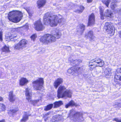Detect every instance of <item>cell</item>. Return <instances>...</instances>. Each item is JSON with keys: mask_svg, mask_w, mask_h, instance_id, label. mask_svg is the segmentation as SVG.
<instances>
[{"mask_svg": "<svg viewBox=\"0 0 121 122\" xmlns=\"http://www.w3.org/2000/svg\"><path fill=\"white\" fill-rule=\"evenodd\" d=\"M28 81L27 79L24 77L21 78L20 80V82L19 84L21 86H23L25 85L28 83Z\"/></svg>", "mask_w": 121, "mask_h": 122, "instance_id": "obj_23", "label": "cell"}, {"mask_svg": "<svg viewBox=\"0 0 121 122\" xmlns=\"http://www.w3.org/2000/svg\"><path fill=\"white\" fill-rule=\"evenodd\" d=\"M23 14L18 10H13L9 12L8 15V18L10 21L14 23H18L22 19Z\"/></svg>", "mask_w": 121, "mask_h": 122, "instance_id": "obj_2", "label": "cell"}, {"mask_svg": "<svg viewBox=\"0 0 121 122\" xmlns=\"http://www.w3.org/2000/svg\"><path fill=\"white\" fill-rule=\"evenodd\" d=\"M51 34L57 39L60 38L62 36V33L60 30L57 29H53L51 32Z\"/></svg>", "mask_w": 121, "mask_h": 122, "instance_id": "obj_11", "label": "cell"}, {"mask_svg": "<svg viewBox=\"0 0 121 122\" xmlns=\"http://www.w3.org/2000/svg\"><path fill=\"white\" fill-rule=\"evenodd\" d=\"M39 101H40V100H33V101H31V102L32 103V104L35 105L39 102Z\"/></svg>", "mask_w": 121, "mask_h": 122, "instance_id": "obj_39", "label": "cell"}, {"mask_svg": "<svg viewBox=\"0 0 121 122\" xmlns=\"http://www.w3.org/2000/svg\"><path fill=\"white\" fill-rule=\"evenodd\" d=\"M56 38L52 34H46L41 37L40 41L44 44H48L55 42Z\"/></svg>", "mask_w": 121, "mask_h": 122, "instance_id": "obj_5", "label": "cell"}, {"mask_svg": "<svg viewBox=\"0 0 121 122\" xmlns=\"http://www.w3.org/2000/svg\"><path fill=\"white\" fill-rule=\"evenodd\" d=\"M5 107L3 104H0V111L1 112H4L5 110Z\"/></svg>", "mask_w": 121, "mask_h": 122, "instance_id": "obj_37", "label": "cell"}, {"mask_svg": "<svg viewBox=\"0 0 121 122\" xmlns=\"http://www.w3.org/2000/svg\"><path fill=\"white\" fill-rule=\"evenodd\" d=\"M116 74H121V67L119 68L116 71Z\"/></svg>", "mask_w": 121, "mask_h": 122, "instance_id": "obj_40", "label": "cell"}, {"mask_svg": "<svg viewBox=\"0 0 121 122\" xmlns=\"http://www.w3.org/2000/svg\"><path fill=\"white\" fill-rule=\"evenodd\" d=\"M37 34H33V35H32V36H31V40H32V41H35L36 38H37Z\"/></svg>", "mask_w": 121, "mask_h": 122, "instance_id": "obj_38", "label": "cell"}, {"mask_svg": "<svg viewBox=\"0 0 121 122\" xmlns=\"http://www.w3.org/2000/svg\"><path fill=\"white\" fill-rule=\"evenodd\" d=\"M114 121H116L117 122H121V120L119 119H114Z\"/></svg>", "mask_w": 121, "mask_h": 122, "instance_id": "obj_41", "label": "cell"}, {"mask_svg": "<svg viewBox=\"0 0 121 122\" xmlns=\"http://www.w3.org/2000/svg\"><path fill=\"white\" fill-rule=\"evenodd\" d=\"M64 118L63 116L60 115H57L54 116L51 120V122H63Z\"/></svg>", "mask_w": 121, "mask_h": 122, "instance_id": "obj_14", "label": "cell"}, {"mask_svg": "<svg viewBox=\"0 0 121 122\" xmlns=\"http://www.w3.org/2000/svg\"><path fill=\"white\" fill-rule=\"evenodd\" d=\"M27 44V41L25 39H23L15 46L14 49L16 50L23 49L26 46Z\"/></svg>", "mask_w": 121, "mask_h": 122, "instance_id": "obj_8", "label": "cell"}, {"mask_svg": "<svg viewBox=\"0 0 121 122\" xmlns=\"http://www.w3.org/2000/svg\"><path fill=\"white\" fill-rule=\"evenodd\" d=\"M81 70V67L77 66H74L69 69L67 70V72L69 74H74L79 72Z\"/></svg>", "mask_w": 121, "mask_h": 122, "instance_id": "obj_10", "label": "cell"}, {"mask_svg": "<svg viewBox=\"0 0 121 122\" xmlns=\"http://www.w3.org/2000/svg\"><path fill=\"white\" fill-rule=\"evenodd\" d=\"M34 25L35 29L37 31H41L45 29V27L41 23L40 19L36 21Z\"/></svg>", "mask_w": 121, "mask_h": 122, "instance_id": "obj_9", "label": "cell"}, {"mask_svg": "<svg viewBox=\"0 0 121 122\" xmlns=\"http://www.w3.org/2000/svg\"><path fill=\"white\" fill-rule=\"evenodd\" d=\"M66 90V88L64 86H61L59 87L58 90L57 97L59 99L62 97L63 92Z\"/></svg>", "mask_w": 121, "mask_h": 122, "instance_id": "obj_16", "label": "cell"}, {"mask_svg": "<svg viewBox=\"0 0 121 122\" xmlns=\"http://www.w3.org/2000/svg\"><path fill=\"white\" fill-rule=\"evenodd\" d=\"M117 0H113L111 5V7L112 9L114 10L117 6Z\"/></svg>", "mask_w": 121, "mask_h": 122, "instance_id": "obj_30", "label": "cell"}, {"mask_svg": "<svg viewBox=\"0 0 121 122\" xmlns=\"http://www.w3.org/2000/svg\"><path fill=\"white\" fill-rule=\"evenodd\" d=\"M9 100L11 102H13L15 101V98L13 94V91H11L9 92Z\"/></svg>", "mask_w": 121, "mask_h": 122, "instance_id": "obj_28", "label": "cell"}, {"mask_svg": "<svg viewBox=\"0 0 121 122\" xmlns=\"http://www.w3.org/2000/svg\"><path fill=\"white\" fill-rule=\"evenodd\" d=\"M119 14H120V15H121V9H120V10H119Z\"/></svg>", "mask_w": 121, "mask_h": 122, "instance_id": "obj_45", "label": "cell"}, {"mask_svg": "<svg viewBox=\"0 0 121 122\" xmlns=\"http://www.w3.org/2000/svg\"><path fill=\"white\" fill-rule=\"evenodd\" d=\"M111 0H102V1L104 4L107 7H108L109 3L111 2Z\"/></svg>", "mask_w": 121, "mask_h": 122, "instance_id": "obj_36", "label": "cell"}, {"mask_svg": "<svg viewBox=\"0 0 121 122\" xmlns=\"http://www.w3.org/2000/svg\"><path fill=\"white\" fill-rule=\"evenodd\" d=\"M46 3L45 0H38L37 1V5L39 8H42Z\"/></svg>", "mask_w": 121, "mask_h": 122, "instance_id": "obj_22", "label": "cell"}, {"mask_svg": "<svg viewBox=\"0 0 121 122\" xmlns=\"http://www.w3.org/2000/svg\"><path fill=\"white\" fill-rule=\"evenodd\" d=\"M119 36H120V38H121V31L119 32Z\"/></svg>", "mask_w": 121, "mask_h": 122, "instance_id": "obj_44", "label": "cell"}, {"mask_svg": "<svg viewBox=\"0 0 121 122\" xmlns=\"http://www.w3.org/2000/svg\"><path fill=\"white\" fill-rule=\"evenodd\" d=\"M85 29V26L83 24H80L77 26V32L79 35H81Z\"/></svg>", "mask_w": 121, "mask_h": 122, "instance_id": "obj_15", "label": "cell"}, {"mask_svg": "<svg viewBox=\"0 0 121 122\" xmlns=\"http://www.w3.org/2000/svg\"><path fill=\"white\" fill-rule=\"evenodd\" d=\"M104 16L108 20H111L113 19L114 15L111 11L109 9H107L105 11Z\"/></svg>", "mask_w": 121, "mask_h": 122, "instance_id": "obj_13", "label": "cell"}, {"mask_svg": "<svg viewBox=\"0 0 121 122\" xmlns=\"http://www.w3.org/2000/svg\"><path fill=\"white\" fill-rule=\"evenodd\" d=\"M68 117L74 122H81L84 119L82 113L73 110L70 112Z\"/></svg>", "mask_w": 121, "mask_h": 122, "instance_id": "obj_3", "label": "cell"}, {"mask_svg": "<svg viewBox=\"0 0 121 122\" xmlns=\"http://www.w3.org/2000/svg\"><path fill=\"white\" fill-rule=\"evenodd\" d=\"M104 62L101 59L96 58L92 60L89 62V67L91 70L97 67H103L104 66Z\"/></svg>", "mask_w": 121, "mask_h": 122, "instance_id": "obj_4", "label": "cell"}, {"mask_svg": "<svg viewBox=\"0 0 121 122\" xmlns=\"http://www.w3.org/2000/svg\"><path fill=\"white\" fill-rule=\"evenodd\" d=\"M72 97V92L69 90H65L63 92L62 96V98H71Z\"/></svg>", "mask_w": 121, "mask_h": 122, "instance_id": "obj_17", "label": "cell"}, {"mask_svg": "<svg viewBox=\"0 0 121 122\" xmlns=\"http://www.w3.org/2000/svg\"><path fill=\"white\" fill-rule=\"evenodd\" d=\"M18 111V108L17 107H14L11 108L8 111V114L11 117L14 116L17 112Z\"/></svg>", "mask_w": 121, "mask_h": 122, "instance_id": "obj_18", "label": "cell"}, {"mask_svg": "<svg viewBox=\"0 0 121 122\" xmlns=\"http://www.w3.org/2000/svg\"><path fill=\"white\" fill-rule=\"evenodd\" d=\"M93 0H87V2L88 3H91L92 2Z\"/></svg>", "mask_w": 121, "mask_h": 122, "instance_id": "obj_43", "label": "cell"}, {"mask_svg": "<svg viewBox=\"0 0 121 122\" xmlns=\"http://www.w3.org/2000/svg\"><path fill=\"white\" fill-rule=\"evenodd\" d=\"M82 62V61L80 59H77L75 60H72L70 61V63L72 66H77Z\"/></svg>", "mask_w": 121, "mask_h": 122, "instance_id": "obj_24", "label": "cell"}, {"mask_svg": "<svg viewBox=\"0 0 121 122\" xmlns=\"http://www.w3.org/2000/svg\"><path fill=\"white\" fill-rule=\"evenodd\" d=\"M29 116H30L29 114H28L27 112H25L24 115L23 117L22 118L21 120V122H26L29 118Z\"/></svg>", "mask_w": 121, "mask_h": 122, "instance_id": "obj_27", "label": "cell"}, {"mask_svg": "<svg viewBox=\"0 0 121 122\" xmlns=\"http://www.w3.org/2000/svg\"><path fill=\"white\" fill-rule=\"evenodd\" d=\"M0 122H5V120H1Z\"/></svg>", "mask_w": 121, "mask_h": 122, "instance_id": "obj_46", "label": "cell"}, {"mask_svg": "<svg viewBox=\"0 0 121 122\" xmlns=\"http://www.w3.org/2000/svg\"><path fill=\"white\" fill-rule=\"evenodd\" d=\"M63 82V79L62 78H58L57 80H55L54 82V86L55 89H57L60 85Z\"/></svg>", "mask_w": 121, "mask_h": 122, "instance_id": "obj_21", "label": "cell"}, {"mask_svg": "<svg viewBox=\"0 0 121 122\" xmlns=\"http://www.w3.org/2000/svg\"><path fill=\"white\" fill-rule=\"evenodd\" d=\"M53 107V104H50L47 106L45 107V111H48L50 110Z\"/></svg>", "mask_w": 121, "mask_h": 122, "instance_id": "obj_35", "label": "cell"}, {"mask_svg": "<svg viewBox=\"0 0 121 122\" xmlns=\"http://www.w3.org/2000/svg\"><path fill=\"white\" fill-rule=\"evenodd\" d=\"M3 99L1 97H0V102H2L3 101Z\"/></svg>", "mask_w": 121, "mask_h": 122, "instance_id": "obj_47", "label": "cell"}, {"mask_svg": "<svg viewBox=\"0 0 121 122\" xmlns=\"http://www.w3.org/2000/svg\"><path fill=\"white\" fill-rule=\"evenodd\" d=\"M2 36H3V34H2V31H1V41H2V40H3V37H2Z\"/></svg>", "mask_w": 121, "mask_h": 122, "instance_id": "obj_42", "label": "cell"}, {"mask_svg": "<svg viewBox=\"0 0 121 122\" xmlns=\"http://www.w3.org/2000/svg\"><path fill=\"white\" fill-rule=\"evenodd\" d=\"M1 51H2V52H4V53H7L10 52L9 47L6 46H4L1 49Z\"/></svg>", "mask_w": 121, "mask_h": 122, "instance_id": "obj_31", "label": "cell"}, {"mask_svg": "<svg viewBox=\"0 0 121 122\" xmlns=\"http://www.w3.org/2000/svg\"><path fill=\"white\" fill-rule=\"evenodd\" d=\"M99 10H100V15H101V18L102 20H103L104 19V14H103V8L101 6L99 7Z\"/></svg>", "mask_w": 121, "mask_h": 122, "instance_id": "obj_33", "label": "cell"}, {"mask_svg": "<svg viewBox=\"0 0 121 122\" xmlns=\"http://www.w3.org/2000/svg\"><path fill=\"white\" fill-rule=\"evenodd\" d=\"M79 106L78 105L75 103L73 100H71L65 106V107L66 108H68L70 107H77Z\"/></svg>", "mask_w": 121, "mask_h": 122, "instance_id": "obj_26", "label": "cell"}, {"mask_svg": "<svg viewBox=\"0 0 121 122\" xmlns=\"http://www.w3.org/2000/svg\"><path fill=\"white\" fill-rule=\"evenodd\" d=\"M63 102L62 101H59V102H55L54 103V108H57L59 107L62 106L63 105Z\"/></svg>", "mask_w": 121, "mask_h": 122, "instance_id": "obj_29", "label": "cell"}, {"mask_svg": "<svg viewBox=\"0 0 121 122\" xmlns=\"http://www.w3.org/2000/svg\"><path fill=\"white\" fill-rule=\"evenodd\" d=\"M62 20L57 15H53L51 13H47L44 16L43 21L45 25H50L52 27L57 26Z\"/></svg>", "mask_w": 121, "mask_h": 122, "instance_id": "obj_1", "label": "cell"}, {"mask_svg": "<svg viewBox=\"0 0 121 122\" xmlns=\"http://www.w3.org/2000/svg\"><path fill=\"white\" fill-rule=\"evenodd\" d=\"M104 28L109 35L110 36L114 35L115 32V29L111 23L109 22L106 23L104 25Z\"/></svg>", "mask_w": 121, "mask_h": 122, "instance_id": "obj_7", "label": "cell"}, {"mask_svg": "<svg viewBox=\"0 0 121 122\" xmlns=\"http://www.w3.org/2000/svg\"><path fill=\"white\" fill-rule=\"evenodd\" d=\"M104 73L107 76L109 77L111 75V70L109 68L106 69L104 71Z\"/></svg>", "mask_w": 121, "mask_h": 122, "instance_id": "obj_32", "label": "cell"}, {"mask_svg": "<svg viewBox=\"0 0 121 122\" xmlns=\"http://www.w3.org/2000/svg\"><path fill=\"white\" fill-rule=\"evenodd\" d=\"M115 81L117 84H121V74H116Z\"/></svg>", "mask_w": 121, "mask_h": 122, "instance_id": "obj_25", "label": "cell"}, {"mask_svg": "<svg viewBox=\"0 0 121 122\" xmlns=\"http://www.w3.org/2000/svg\"><path fill=\"white\" fill-rule=\"evenodd\" d=\"M25 95L26 98L28 101H30L32 98V93L28 88H26L25 90Z\"/></svg>", "mask_w": 121, "mask_h": 122, "instance_id": "obj_19", "label": "cell"}, {"mask_svg": "<svg viewBox=\"0 0 121 122\" xmlns=\"http://www.w3.org/2000/svg\"><path fill=\"white\" fill-rule=\"evenodd\" d=\"M84 9L85 8L84 6H80L79 8L75 11L76 12V13H81L83 11V10H84Z\"/></svg>", "mask_w": 121, "mask_h": 122, "instance_id": "obj_34", "label": "cell"}, {"mask_svg": "<svg viewBox=\"0 0 121 122\" xmlns=\"http://www.w3.org/2000/svg\"><path fill=\"white\" fill-rule=\"evenodd\" d=\"M95 17L94 13L91 14L89 17L88 26H91L95 24Z\"/></svg>", "mask_w": 121, "mask_h": 122, "instance_id": "obj_12", "label": "cell"}, {"mask_svg": "<svg viewBox=\"0 0 121 122\" xmlns=\"http://www.w3.org/2000/svg\"><path fill=\"white\" fill-rule=\"evenodd\" d=\"M44 79L43 78H39L32 82L33 88L36 90H40L43 88L44 86Z\"/></svg>", "mask_w": 121, "mask_h": 122, "instance_id": "obj_6", "label": "cell"}, {"mask_svg": "<svg viewBox=\"0 0 121 122\" xmlns=\"http://www.w3.org/2000/svg\"><path fill=\"white\" fill-rule=\"evenodd\" d=\"M85 36L87 39H88L91 41H92L94 38V33L92 31H89L88 33L85 35Z\"/></svg>", "mask_w": 121, "mask_h": 122, "instance_id": "obj_20", "label": "cell"}]
</instances>
